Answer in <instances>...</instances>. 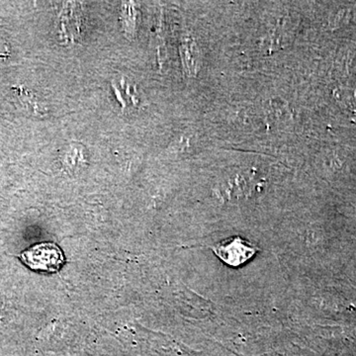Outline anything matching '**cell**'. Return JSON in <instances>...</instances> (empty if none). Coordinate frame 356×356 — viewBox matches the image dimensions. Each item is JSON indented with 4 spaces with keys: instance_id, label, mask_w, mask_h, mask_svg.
<instances>
[{
    "instance_id": "obj_2",
    "label": "cell",
    "mask_w": 356,
    "mask_h": 356,
    "mask_svg": "<svg viewBox=\"0 0 356 356\" xmlns=\"http://www.w3.org/2000/svg\"><path fill=\"white\" fill-rule=\"evenodd\" d=\"M257 250V248L248 245L240 236H232L213 247V252L217 257L233 267L240 266L250 261Z\"/></svg>"
},
{
    "instance_id": "obj_1",
    "label": "cell",
    "mask_w": 356,
    "mask_h": 356,
    "mask_svg": "<svg viewBox=\"0 0 356 356\" xmlns=\"http://www.w3.org/2000/svg\"><path fill=\"white\" fill-rule=\"evenodd\" d=\"M26 266L41 273H58L65 264L62 248L54 243H41L27 248L20 254Z\"/></svg>"
}]
</instances>
